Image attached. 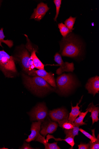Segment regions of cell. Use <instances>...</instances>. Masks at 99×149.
Listing matches in <instances>:
<instances>
[{
	"label": "cell",
	"instance_id": "5bb4252c",
	"mask_svg": "<svg viewBox=\"0 0 99 149\" xmlns=\"http://www.w3.org/2000/svg\"><path fill=\"white\" fill-rule=\"evenodd\" d=\"M42 122L38 121L33 123L31 129V133L28 136V138L26 140V141L29 143L35 141L37 138L41 130V126Z\"/></svg>",
	"mask_w": 99,
	"mask_h": 149
},
{
	"label": "cell",
	"instance_id": "9c48e42d",
	"mask_svg": "<svg viewBox=\"0 0 99 149\" xmlns=\"http://www.w3.org/2000/svg\"><path fill=\"white\" fill-rule=\"evenodd\" d=\"M27 38V43L26 47L31 53V58L32 60L35 68L37 69L44 70L45 65L39 60L36 56V52L37 51L35 48H34L31 44L30 40L28 38L27 36L24 35Z\"/></svg>",
	"mask_w": 99,
	"mask_h": 149
},
{
	"label": "cell",
	"instance_id": "5b68a950",
	"mask_svg": "<svg viewBox=\"0 0 99 149\" xmlns=\"http://www.w3.org/2000/svg\"><path fill=\"white\" fill-rule=\"evenodd\" d=\"M57 86L62 93H66L71 90L75 84L73 77L70 74H64L56 79Z\"/></svg>",
	"mask_w": 99,
	"mask_h": 149
},
{
	"label": "cell",
	"instance_id": "8992f818",
	"mask_svg": "<svg viewBox=\"0 0 99 149\" xmlns=\"http://www.w3.org/2000/svg\"><path fill=\"white\" fill-rule=\"evenodd\" d=\"M28 114L30 116L31 120L43 122L48 114L47 108L44 103H40Z\"/></svg>",
	"mask_w": 99,
	"mask_h": 149
},
{
	"label": "cell",
	"instance_id": "4316f807",
	"mask_svg": "<svg viewBox=\"0 0 99 149\" xmlns=\"http://www.w3.org/2000/svg\"><path fill=\"white\" fill-rule=\"evenodd\" d=\"M98 139L95 142H90V149H99V134L97 137Z\"/></svg>",
	"mask_w": 99,
	"mask_h": 149
},
{
	"label": "cell",
	"instance_id": "603a6c76",
	"mask_svg": "<svg viewBox=\"0 0 99 149\" xmlns=\"http://www.w3.org/2000/svg\"><path fill=\"white\" fill-rule=\"evenodd\" d=\"M58 28L61 35L63 38L66 37L69 34L71 33L67 27L63 23L58 24Z\"/></svg>",
	"mask_w": 99,
	"mask_h": 149
},
{
	"label": "cell",
	"instance_id": "ac0fdd59",
	"mask_svg": "<svg viewBox=\"0 0 99 149\" xmlns=\"http://www.w3.org/2000/svg\"><path fill=\"white\" fill-rule=\"evenodd\" d=\"M46 137L47 138L46 140L48 142L49 140L51 139H53L56 141H64L71 146V148H70V149H73V147L75 144L74 139L72 137H69L65 138V139H63L60 138L56 139L55 138L53 135L50 134H48Z\"/></svg>",
	"mask_w": 99,
	"mask_h": 149
},
{
	"label": "cell",
	"instance_id": "7c38bea8",
	"mask_svg": "<svg viewBox=\"0 0 99 149\" xmlns=\"http://www.w3.org/2000/svg\"><path fill=\"white\" fill-rule=\"evenodd\" d=\"M86 88L89 93L94 96L99 91V77L97 76L90 78L86 85Z\"/></svg>",
	"mask_w": 99,
	"mask_h": 149
},
{
	"label": "cell",
	"instance_id": "52a82bcc",
	"mask_svg": "<svg viewBox=\"0 0 99 149\" xmlns=\"http://www.w3.org/2000/svg\"><path fill=\"white\" fill-rule=\"evenodd\" d=\"M48 115L51 119L58 123L59 126L62 128L63 124L68 121V113L67 111L63 108L50 111Z\"/></svg>",
	"mask_w": 99,
	"mask_h": 149
},
{
	"label": "cell",
	"instance_id": "7402d4cb",
	"mask_svg": "<svg viewBox=\"0 0 99 149\" xmlns=\"http://www.w3.org/2000/svg\"><path fill=\"white\" fill-rule=\"evenodd\" d=\"M76 19V17H70L64 22L65 25L67 27L71 32L74 29L73 26Z\"/></svg>",
	"mask_w": 99,
	"mask_h": 149
},
{
	"label": "cell",
	"instance_id": "cb8c5ba5",
	"mask_svg": "<svg viewBox=\"0 0 99 149\" xmlns=\"http://www.w3.org/2000/svg\"><path fill=\"white\" fill-rule=\"evenodd\" d=\"M92 134V135L90 134L84 130L82 129H79V131L81 132L85 136L89 139L92 142H93L97 140L98 138H96L95 135V129L91 130Z\"/></svg>",
	"mask_w": 99,
	"mask_h": 149
},
{
	"label": "cell",
	"instance_id": "4fadbf2b",
	"mask_svg": "<svg viewBox=\"0 0 99 149\" xmlns=\"http://www.w3.org/2000/svg\"><path fill=\"white\" fill-rule=\"evenodd\" d=\"M36 76H38L45 80L51 86L56 88L54 74L52 73L47 72L44 69L35 70Z\"/></svg>",
	"mask_w": 99,
	"mask_h": 149
},
{
	"label": "cell",
	"instance_id": "8fae6325",
	"mask_svg": "<svg viewBox=\"0 0 99 149\" xmlns=\"http://www.w3.org/2000/svg\"><path fill=\"white\" fill-rule=\"evenodd\" d=\"M49 9L46 4L41 3L38 4L37 8L34 9V12L31 17L30 19H34L38 21H40L43 18Z\"/></svg>",
	"mask_w": 99,
	"mask_h": 149
},
{
	"label": "cell",
	"instance_id": "e0dca14e",
	"mask_svg": "<svg viewBox=\"0 0 99 149\" xmlns=\"http://www.w3.org/2000/svg\"><path fill=\"white\" fill-rule=\"evenodd\" d=\"M83 97V96L82 97L79 102L77 103L76 106L73 107L71 103L72 110L69 114L68 118V121L74 123L75 119L81 113L80 111V107L79 106V104L81 102Z\"/></svg>",
	"mask_w": 99,
	"mask_h": 149
},
{
	"label": "cell",
	"instance_id": "83f0119b",
	"mask_svg": "<svg viewBox=\"0 0 99 149\" xmlns=\"http://www.w3.org/2000/svg\"><path fill=\"white\" fill-rule=\"evenodd\" d=\"M78 149H90V143L87 144L80 143L78 145Z\"/></svg>",
	"mask_w": 99,
	"mask_h": 149
},
{
	"label": "cell",
	"instance_id": "2e32d148",
	"mask_svg": "<svg viewBox=\"0 0 99 149\" xmlns=\"http://www.w3.org/2000/svg\"><path fill=\"white\" fill-rule=\"evenodd\" d=\"M35 141H38L43 144L45 146V149H60L61 148L57 145V142L49 143L45 139V137H43L39 133Z\"/></svg>",
	"mask_w": 99,
	"mask_h": 149
},
{
	"label": "cell",
	"instance_id": "44dd1931",
	"mask_svg": "<svg viewBox=\"0 0 99 149\" xmlns=\"http://www.w3.org/2000/svg\"><path fill=\"white\" fill-rule=\"evenodd\" d=\"M3 31V29L1 28L0 30V46L3 47L1 43L2 42L6 44L9 48H11L13 45V42L11 40H4V39L5 37Z\"/></svg>",
	"mask_w": 99,
	"mask_h": 149
},
{
	"label": "cell",
	"instance_id": "ffe728a7",
	"mask_svg": "<svg viewBox=\"0 0 99 149\" xmlns=\"http://www.w3.org/2000/svg\"><path fill=\"white\" fill-rule=\"evenodd\" d=\"M89 111H87L86 112L81 113L79 115V117L77 118L74 121L75 126L80 127L81 126L87 125V124L83 122V120L86 117Z\"/></svg>",
	"mask_w": 99,
	"mask_h": 149
},
{
	"label": "cell",
	"instance_id": "484cf974",
	"mask_svg": "<svg viewBox=\"0 0 99 149\" xmlns=\"http://www.w3.org/2000/svg\"><path fill=\"white\" fill-rule=\"evenodd\" d=\"M75 126L74 123L68 121L63 124L62 128L64 129L70 130L73 129Z\"/></svg>",
	"mask_w": 99,
	"mask_h": 149
},
{
	"label": "cell",
	"instance_id": "30bf717a",
	"mask_svg": "<svg viewBox=\"0 0 99 149\" xmlns=\"http://www.w3.org/2000/svg\"><path fill=\"white\" fill-rule=\"evenodd\" d=\"M41 125V130L40 133L45 136L48 134H52L55 132L58 128L57 123L52 121L49 118L43 122Z\"/></svg>",
	"mask_w": 99,
	"mask_h": 149
},
{
	"label": "cell",
	"instance_id": "d4e9b609",
	"mask_svg": "<svg viewBox=\"0 0 99 149\" xmlns=\"http://www.w3.org/2000/svg\"><path fill=\"white\" fill-rule=\"evenodd\" d=\"M62 1L61 0H54L53 1L56 8V14L54 18L55 21H56L59 15Z\"/></svg>",
	"mask_w": 99,
	"mask_h": 149
},
{
	"label": "cell",
	"instance_id": "7a4b0ae2",
	"mask_svg": "<svg viewBox=\"0 0 99 149\" xmlns=\"http://www.w3.org/2000/svg\"><path fill=\"white\" fill-rule=\"evenodd\" d=\"M23 77L24 84L37 96L43 95L54 90L45 80L38 76L31 77L24 74Z\"/></svg>",
	"mask_w": 99,
	"mask_h": 149
},
{
	"label": "cell",
	"instance_id": "ba28073f",
	"mask_svg": "<svg viewBox=\"0 0 99 149\" xmlns=\"http://www.w3.org/2000/svg\"><path fill=\"white\" fill-rule=\"evenodd\" d=\"M54 61L60 66L56 71V73L60 75L62 73L66 72H73L74 70V65L73 63L64 62L61 55L58 53H56L54 56Z\"/></svg>",
	"mask_w": 99,
	"mask_h": 149
},
{
	"label": "cell",
	"instance_id": "d6986e66",
	"mask_svg": "<svg viewBox=\"0 0 99 149\" xmlns=\"http://www.w3.org/2000/svg\"><path fill=\"white\" fill-rule=\"evenodd\" d=\"M79 131V127L76 126H75L73 128L71 129H65L64 131L66 135L65 138L71 137L74 139L76 135H78Z\"/></svg>",
	"mask_w": 99,
	"mask_h": 149
},
{
	"label": "cell",
	"instance_id": "9a60e30c",
	"mask_svg": "<svg viewBox=\"0 0 99 149\" xmlns=\"http://www.w3.org/2000/svg\"><path fill=\"white\" fill-rule=\"evenodd\" d=\"M86 111L91 113L90 117L92 120V125L96 122H98L99 120L98 118L99 112V107L95 106L93 102L90 103L88 106Z\"/></svg>",
	"mask_w": 99,
	"mask_h": 149
},
{
	"label": "cell",
	"instance_id": "6da1fadb",
	"mask_svg": "<svg viewBox=\"0 0 99 149\" xmlns=\"http://www.w3.org/2000/svg\"><path fill=\"white\" fill-rule=\"evenodd\" d=\"M60 45V52L62 56L75 58L80 55L82 53V44L72 34L63 38Z\"/></svg>",
	"mask_w": 99,
	"mask_h": 149
},
{
	"label": "cell",
	"instance_id": "277c9868",
	"mask_svg": "<svg viewBox=\"0 0 99 149\" xmlns=\"http://www.w3.org/2000/svg\"><path fill=\"white\" fill-rule=\"evenodd\" d=\"M15 61L21 65L23 70L30 76H36L35 67L31 58L30 53L24 48H21L15 57Z\"/></svg>",
	"mask_w": 99,
	"mask_h": 149
},
{
	"label": "cell",
	"instance_id": "3957f363",
	"mask_svg": "<svg viewBox=\"0 0 99 149\" xmlns=\"http://www.w3.org/2000/svg\"><path fill=\"white\" fill-rule=\"evenodd\" d=\"M0 70L6 77H13L17 73L15 60L4 50H0Z\"/></svg>",
	"mask_w": 99,
	"mask_h": 149
},
{
	"label": "cell",
	"instance_id": "f1b7e54d",
	"mask_svg": "<svg viewBox=\"0 0 99 149\" xmlns=\"http://www.w3.org/2000/svg\"><path fill=\"white\" fill-rule=\"evenodd\" d=\"M20 149H35L32 148L29 143L28 144L25 142H24L22 146Z\"/></svg>",
	"mask_w": 99,
	"mask_h": 149
}]
</instances>
